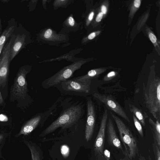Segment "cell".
Here are the masks:
<instances>
[{"mask_svg":"<svg viewBox=\"0 0 160 160\" xmlns=\"http://www.w3.org/2000/svg\"><path fill=\"white\" fill-rule=\"evenodd\" d=\"M100 31H98L92 32L87 37V40H91L94 38L97 35L100 33Z\"/></svg>","mask_w":160,"mask_h":160,"instance_id":"obj_26","label":"cell"},{"mask_svg":"<svg viewBox=\"0 0 160 160\" xmlns=\"http://www.w3.org/2000/svg\"><path fill=\"white\" fill-rule=\"evenodd\" d=\"M141 3V1L140 0H135L134 1L130 9V16L131 17H133L140 7Z\"/></svg>","mask_w":160,"mask_h":160,"instance_id":"obj_20","label":"cell"},{"mask_svg":"<svg viewBox=\"0 0 160 160\" xmlns=\"http://www.w3.org/2000/svg\"><path fill=\"white\" fill-rule=\"evenodd\" d=\"M147 31H148V35L149 39L154 44L155 47L157 46L159 48L157 42V38L155 35L149 28H147Z\"/></svg>","mask_w":160,"mask_h":160,"instance_id":"obj_23","label":"cell"},{"mask_svg":"<svg viewBox=\"0 0 160 160\" xmlns=\"http://www.w3.org/2000/svg\"><path fill=\"white\" fill-rule=\"evenodd\" d=\"M67 22L69 26L71 27L73 26L75 24V20L73 17L71 16H70L68 18Z\"/></svg>","mask_w":160,"mask_h":160,"instance_id":"obj_28","label":"cell"},{"mask_svg":"<svg viewBox=\"0 0 160 160\" xmlns=\"http://www.w3.org/2000/svg\"><path fill=\"white\" fill-rule=\"evenodd\" d=\"M119 160H125L123 159H119Z\"/></svg>","mask_w":160,"mask_h":160,"instance_id":"obj_39","label":"cell"},{"mask_svg":"<svg viewBox=\"0 0 160 160\" xmlns=\"http://www.w3.org/2000/svg\"><path fill=\"white\" fill-rule=\"evenodd\" d=\"M139 160H145V159L143 157H141L139 158Z\"/></svg>","mask_w":160,"mask_h":160,"instance_id":"obj_37","label":"cell"},{"mask_svg":"<svg viewBox=\"0 0 160 160\" xmlns=\"http://www.w3.org/2000/svg\"><path fill=\"white\" fill-rule=\"evenodd\" d=\"M42 37L44 40L49 41H54L61 40L63 37L56 34L50 28L45 30L42 34Z\"/></svg>","mask_w":160,"mask_h":160,"instance_id":"obj_17","label":"cell"},{"mask_svg":"<svg viewBox=\"0 0 160 160\" xmlns=\"http://www.w3.org/2000/svg\"><path fill=\"white\" fill-rule=\"evenodd\" d=\"M2 31V26L1 24V21L0 19V36L1 35V33Z\"/></svg>","mask_w":160,"mask_h":160,"instance_id":"obj_35","label":"cell"},{"mask_svg":"<svg viewBox=\"0 0 160 160\" xmlns=\"http://www.w3.org/2000/svg\"><path fill=\"white\" fill-rule=\"evenodd\" d=\"M3 138V135L0 134V142L2 139Z\"/></svg>","mask_w":160,"mask_h":160,"instance_id":"obj_36","label":"cell"},{"mask_svg":"<svg viewBox=\"0 0 160 160\" xmlns=\"http://www.w3.org/2000/svg\"><path fill=\"white\" fill-rule=\"evenodd\" d=\"M16 35H12L3 47L0 56V88L6 85L10 61V51Z\"/></svg>","mask_w":160,"mask_h":160,"instance_id":"obj_6","label":"cell"},{"mask_svg":"<svg viewBox=\"0 0 160 160\" xmlns=\"http://www.w3.org/2000/svg\"><path fill=\"white\" fill-rule=\"evenodd\" d=\"M94 15V12L92 11L89 14L86 22V25L88 26L92 20Z\"/></svg>","mask_w":160,"mask_h":160,"instance_id":"obj_27","label":"cell"},{"mask_svg":"<svg viewBox=\"0 0 160 160\" xmlns=\"http://www.w3.org/2000/svg\"><path fill=\"white\" fill-rule=\"evenodd\" d=\"M158 119L154 121L151 118L148 119L150 127L152 132L154 142H156L160 148V122Z\"/></svg>","mask_w":160,"mask_h":160,"instance_id":"obj_15","label":"cell"},{"mask_svg":"<svg viewBox=\"0 0 160 160\" xmlns=\"http://www.w3.org/2000/svg\"><path fill=\"white\" fill-rule=\"evenodd\" d=\"M152 147L155 160H160V148L157 143L154 141Z\"/></svg>","mask_w":160,"mask_h":160,"instance_id":"obj_22","label":"cell"},{"mask_svg":"<svg viewBox=\"0 0 160 160\" xmlns=\"http://www.w3.org/2000/svg\"><path fill=\"white\" fill-rule=\"evenodd\" d=\"M87 116L85 129V138L88 142L91 138L94 131L95 122V113L94 104L91 100L88 98L87 101Z\"/></svg>","mask_w":160,"mask_h":160,"instance_id":"obj_10","label":"cell"},{"mask_svg":"<svg viewBox=\"0 0 160 160\" xmlns=\"http://www.w3.org/2000/svg\"><path fill=\"white\" fill-rule=\"evenodd\" d=\"M63 95L87 96L91 91V85L85 84L73 78L62 82L55 85Z\"/></svg>","mask_w":160,"mask_h":160,"instance_id":"obj_5","label":"cell"},{"mask_svg":"<svg viewBox=\"0 0 160 160\" xmlns=\"http://www.w3.org/2000/svg\"><path fill=\"white\" fill-rule=\"evenodd\" d=\"M132 117L134 125L137 131L140 136L143 138V133L142 126L140 122L133 114H132Z\"/></svg>","mask_w":160,"mask_h":160,"instance_id":"obj_19","label":"cell"},{"mask_svg":"<svg viewBox=\"0 0 160 160\" xmlns=\"http://www.w3.org/2000/svg\"><path fill=\"white\" fill-rule=\"evenodd\" d=\"M110 114L117 125L120 139L125 148V154L130 160H132L138 153L136 139L121 119L111 112Z\"/></svg>","mask_w":160,"mask_h":160,"instance_id":"obj_3","label":"cell"},{"mask_svg":"<svg viewBox=\"0 0 160 160\" xmlns=\"http://www.w3.org/2000/svg\"><path fill=\"white\" fill-rule=\"evenodd\" d=\"M86 62L85 60H80L64 67L52 76L44 80L42 83V87L45 89H48L71 78L75 71L79 69Z\"/></svg>","mask_w":160,"mask_h":160,"instance_id":"obj_4","label":"cell"},{"mask_svg":"<svg viewBox=\"0 0 160 160\" xmlns=\"http://www.w3.org/2000/svg\"><path fill=\"white\" fill-rule=\"evenodd\" d=\"M93 97L104 104L108 108L128 122L130 121L128 116L120 105L111 97L95 92Z\"/></svg>","mask_w":160,"mask_h":160,"instance_id":"obj_9","label":"cell"},{"mask_svg":"<svg viewBox=\"0 0 160 160\" xmlns=\"http://www.w3.org/2000/svg\"><path fill=\"white\" fill-rule=\"evenodd\" d=\"M107 132L108 144L118 149L122 150L121 142L117 136L112 121L109 117L107 125Z\"/></svg>","mask_w":160,"mask_h":160,"instance_id":"obj_12","label":"cell"},{"mask_svg":"<svg viewBox=\"0 0 160 160\" xmlns=\"http://www.w3.org/2000/svg\"><path fill=\"white\" fill-rule=\"evenodd\" d=\"M14 26H11L7 28L0 36V46L6 44L9 38L13 35Z\"/></svg>","mask_w":160,"mask_h":160,"instance_id":"obj_18","label":"cell"},{"mask_svg":"<svg viewBox=\"0 0 160 160\" xmlns=\"http://www.w3.org/2000/svg\"><path fill=\"white\" fill-rule=\"evenodd\" d=\"M3 99L0 91V104H2L3 102Z\"/></svg>","mask_w":160,"mask_h":160,"instance_id":"obj_33","label":"cell"},{"mask_svg":"<svg viewBox=\"0 0 160 160\" xmlns=\"http://www.w3.org/2000/svg\"><path fill=\"white\" fill-rule=\"evenodd\" d=\"M148 160H152L150 156L149 157Z\"/></svg>","mask_w":160,"mask_h":160,"instance_id":"obj_38","label":"cell"},{"mask_svg":"<svg viewBox=\"0 0 160 160\" xmlns=\"http://www.w3.org/2000/svg\"><path fill=\"white\" fill-rule=\"evenodd\" d=\"M129 108L130 112L134 115L140 123L145 127V119L148 117L147 113L145 112L143 113L141 110L132 105H129Z\"/></svg>","mask_w":160,"mask_h":160,"instance_id":"obj_16","label":"cell"},{"mask_svg":"<svg viewBox=\"0 0 160 160\" xmlns=\"http://www.w3.org/2000/svg\"><path fill=\"white\" fill-rule=\"evenodd\" d=\"M5 44H4L1 46H0V56L1 55V54L2 53V49L3 48V47L5 46Z\"/></svg>","mask_w":160,"mask_h":160,"instance_id":"obj_34","label":"cell"},{"mask_svg":"<svg viewBox=\"0 0 160 160\" xmlns=\"http://www.w3.org/2000/svg\"><path fill=\"white\" fill-rule=\"evenodd\" d=\"M107 69L106 68H99L92 69L84 75L75 77L73 78L82 83L91 85L92 79L105 72Z\"/></svg>","mask_w":160,"mask_h":160,"instance_id":"obj_13","label":"cell"},{"mask_svg":"<svg viewBox=\"0 0 160 160\" xmlns=\"http://www.w3.org/2000/svg\"><path fill=\"white\" fill-rule=\"evenodd\" d=\"M28 67H23L19 70L13 85L12 92L16 98L24 99L27 93V83L26 76L29 71Z\"/></svg>","mask_w":160,"mask_h":160,"instance_id":"obj_7","label":"cell"},{"mask_svg":"<svg viewBox=\"0 0 160 160\" xmlns=\"http://www.w3.org/2000/svg\"><path fill=\"white\" fill-rule=\"evenodd\" d=\"M143 92L146 107L156 120L160 119V78L155 73H150L143 84Z\"/></svg>","mask_w":160,"mask_h":160,"instance_id":"obj_1","label":"cell"},{"mask_svg":"<svg viewBox=\"0 0 160 160\" xmlns=\"http://www.w3.org/2000/svg\"><path fill=\"white\" fill-rule=\"evenodd\" d=\"M80 104H72L65 108L59 117L40 134L44 137L55 131L58 128L67 127L74 124L82 116V108Z\"/></svg>","mask_w":160,"mask_h":160,"instance_id":"obj_2","label":"cell"},{"mask_svg":"<svg viewBox=\"0 0 160 160\" xmlns=\"http://www.w3.org/2000/svg\"><path fill=\"white\" fill-rule=\"evenodd\" d=\"M55 109V107L52 105L46 111L38 114L29 120L22 127L19 135H26L31 133L40 123L45 121Z\"/></svg>","mask_w":160,"mask_h":160,"instance_id":"obj_8","label":"cell"},{"mask_svg":"<svg viewBox=\"0 0 160 160\" xmlns=\"http://www.w3.org/2000/svg\"><path fill=\"white\" fill-rule=\"evenodd\" d=\"M68 0H57L53 2V5L55 7L60 6L66 4Z\"/></svg>","mask_w":160,"mask_h":160,"instance_id":"obj_25","label":"cell"},{"mask_svg":"<svg viewBox=\"0 0 160 160\" xmlns=\"http://www.w3.org/2000/svg\"><path fill=\"white\" fill-rule=\"evenodd\" d=\"M28 146L31 151L32 160H40L39 152L34 147L30 145Z\"/></svg>","mask_w":160,"mask_h":160,"instance_id":"obj_21","label":"cell"},{"mask_svg":"<svg viewBox=\"0 0 160 160\" xmlns=\"http://www.w3.org/2000/svg\"><path fill=\"white\" fill-rule=\"evenodd\" d=\"M107 8L106 7L103 5H102L101 7V12L103 14H105L107 13Z\"/></svg>","mask_w":160,"mask_h":160,"instance_id":"obj_32","label":"cell"},{"mask_svg":"<svg viewBox=\"0 0 160 160\" xmlns=\"http://www.w3.org/2000/svg\"><path fill=\"white\" fill-rule=\"evenodd\" d=\"M25 35L18 34L16 36L10 51V61L18 53L25 44Z\"/></svg>","mask_w":160,"mask_h":160,"instance_id":"obj_14","label":"cell"},{"mask_svg":"<svg viewBox=\"0 0 160 160\" xmlns=\"http://www.w3.org/2000/svg\"><path fill=\"white\" fill-rule=\"evenodd\" d=\"M8 120V118L6 115L2 114H0V121L7 122Z\"/></svg>","mask_w":160,"mask_h":160,"instance_id":"obj_31","label":"cell"},{"mask_svg":"<svg viewBox=\"0 0 160 160\" xmlns=\"http://www.w3.org/2000/svg\"><path fill=\"white\" fill-rule=\"evenodd\" d=\"M103 155L106 160H110V152L108 149H106L103 151Z\"/></svg>","mask_w":160,"mask_h":160,"instance_id":"obj_29","label":"cell"},{"mask_svg":"<svg viewBox=\"0 0 160 160\" xmlns=\"http://www.w3.org/2000/svg\"><path fill=\"white\" fill-rule=\"evenodd\" d=\"M103 15V14L102 12H99L96 17V21L98 22H100L102 19Z\"/></svg>","mask_w":160,"mask_h":160,"instance_id":"obj_30","label":"cell"},{"mask_svg":"<svg viewBox=\"0 0 160 160\" xmlns=\"http://www.w3.org/2000/svg\"><path fill=\"white\" fill-rule=\"evenodd\" d=\"M108 116L107 110L105 109L102 118L100 128L94 145L95 151L98 153L102 155L105 142V131Z\"/></svg>","mask_w":160,"mask_h":160,"instance_id":"obj_11","label":"cell"},{"mask_svg":"<svg viewBox=\"0 0 160 160\" xmlns=\"http://www.w3.org/2000/svg\"><path fill=\"white\" fill-rule=\"evenodd\" d=\"M116 72L113 71L109 72L104 78L105 81H108L112 79L116 75Z\"/></svg>","mask_w":160,"mask_h":160,"instance_id":"obj_24","label":"cell"}]
</instances>
